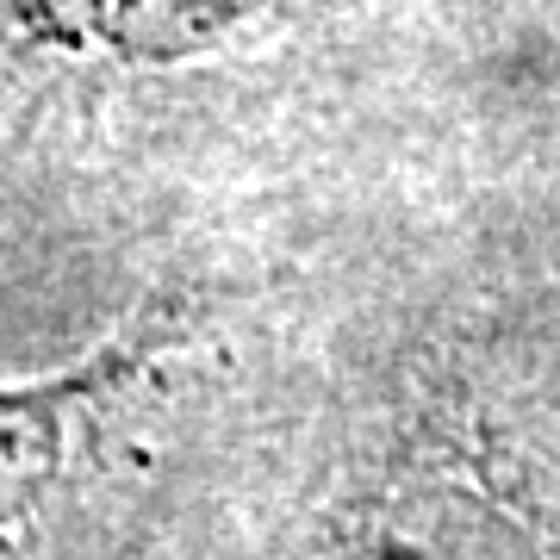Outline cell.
<instances>
[{
  "label": "cell",
  "mask_w": 560,
  "mask_h": 560,
  "mask_svg": "<svg viewBox=\"0 0 560 560\" xmlns=\"http://www.w3.org/2000/svg\"><path fill=\"white\" fill-rule=\"evenodd\" d=\"M256 0H62L69 38L101 44L113 57L168 62L219 44Z\"/></svg>",
  "instance_id": "obj_3"
},
{
  "label": "cell",
  "mask_w": 560,
  "mask_h": 560,
  "mask_svg": "<svg viewBox=\"0 0 560 560\" xmlns=\"http://www.w3.org/2000/svg\"><path fill=\"white\" fill-rule=\"evenodd\" d=\"M180 342L175 312H143L131 330L88 349L75 368L44 381H0V541L20 536L44 504L62 492L81 442L101 430L113 405H125Z\"/></svg>",
  "instance_id": "obj_2"
},
{
  "label": "cell",
  "mask_w": 560,
  "mask_h": 560,
  "mask_svg": "<svg viewBox=\"0 0 560 560\" xmlns=\"http://www.w3.org/2000/svg\"><path fill=\"white\" fill-rule=\"evenodd\" d=\"M312 560H548V536L499 430L460 399H418L342 492Z\"/></svg>",
  "instance_id": "obj_1"
}]
</instances>
